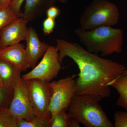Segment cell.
I'll use <instances>...</instances> for the list:
<instances>
[{
    "label": "cell",
    "mask_w": 127,
    "mask_h": 127,
    "mask_svg": "<svg viewBox=\"0 0 127 127\" xmlns=\"http://www.w3.org/2000/svg\"><path fill=\"white\" fill-rule=\"evenodd\" d=\"M56 43L60 62L68 57L79 69L76 95L92 94L102 98L110 97V84L126 71L125 66L89 52L77 43L61 39H57Z\"/></svg>",
    "instance_id": "cell-1"
},
{
    "label": "cell",
    "mask_w": 127,
    "mask_h": 127,
    "mask_svg": "<svg viewBox=\"0 0 127 127\" xmlns=\"http://www.w3.org/2000/svg\"><path fill=\"white\" fill-rule=\"evenodd\" d=\"M75 32L80 42L92 53L106 57L122 51L123 32L120 28L102 26L86 30L80 27Z\"/></svg>",
    "instance_id": "cell-2"
},
{
    "label": "cell",
    "mask_w": 127,
    "mask_h": 127,
    "mask_svg": "<svg viewBox=\"0 0 127 127\" xmlns=\"http://www.w3.org/2000/svg\"><path fill=\"white\" fill-rule=\"evenodd\" d=\"M102 98L92 94L75 95L67 108V113L84 127H114L100 105Z\"/></svg>",
    "instance_id": "cell-3"
},
{
    "label": "cell",
    "mask_w": 127,
    "mask_h": 127,
    "mask_svg": "<svg viewBox=\"0 0 127 127\" xmlns=\"http://www.w3.org/2000/svg\"><path fill=\"white\" fill-rule=\"evenodd\" d=\"M120 12L116 5L108 0H93L80 18L81 27L91 30L102 26H112L118 23Z\"/></svg>",
    "instance_id": "cell-4"
},
{
    "label": "cell",
    "mask_w": 127,
    "mask_h": 127,
    "mask_svg": "<svg viewBox=\"0 0 127 127\" xmlns=\"http://www.w3.org/2000/svg\"><path fill=\"white\" fill-rule=\"evenodd\" d=\"M25 81L32 109L35 116L51 120L49 106L52 90L49 82L36 79Z\"/></svg>",
    "instance_id": "cell-5"
},
{
    "label": "cell",
    "mask_w": 127,
    "mask_h": 127,
    "mask_svg": "<svg viewBox=\"0 0 127 127\" xmlns=\"http://www.w3.org/2000/svg\"><path fill=\"white\" fill-rule=\"evenodd\" d=\"M52 90L49 111L51 115V122L58 112L67 109L76 92V80L71 77L49 83Z\"/></svg>",
    "instance_id": "cell-6"
},
{
    "label": "cell",
    "mask_w": 127,
    "mask_h": 127,
    "mask_svg": "<svg viewBox=\"0 0 127 127\" xmlns=\"http://www.w3.org/2000/svg\"><path fill=\"white\" fill-rule=\"evenodd\" d=\"M61 64L58 48L49 46L39 64L22 78L25 80L36 79L50 82L58 75L62 68Z\"/></svg>",
    "instance_id": "cell-7"
},
{
    "label": "cell",
    "mask_w": 127,
    "mask_h": 127,
    "mask_svg": "<svg viewBox=\"0 0 127 127\" xmlns=\"http://www.w3.org/2000/svg\"><path fill=\"white\" fill-rule=\"evenodd\" d=\"M18 73L13 91V96L8 110L17 119L30 121L36 117L30 103L26 81Z\"/></svg>",
    "instance_id": "cell-8"
},
{
    "label": "cell",
    "mask_w": 127,
    "mask_h": 127,
    "mask_svg": "<svg viewBox=\"0 0 127 127\" xmlns=\"http://www.w3.org/2000/svg\"><path fill=\"white\" fill-rule=\"evenodd\" d=\"M28 22L22 17L16 19L0 32V49L26 40Z\"/></svg>",
    "instance_id": "cell-9"
},
{
    "label": "cell",
    "mask_w": 127,
    "mask_h": 127,
    "mask_svg": "<svg viewBox=\"0 0 127 127\" xmlns=\"http://www.w3.org/2000/svg\"><path fill=\"white\" fill-rule=\"evenodd\" d=\"M26 41L25 50L30 68H33L40 58L43 57L49 46L40 40L35 30L32 27L28 28Z\"/></svg>",
    "instance_id": "cell-10"
},
{
    "label": "cell",
    "mask_w": 127,
    "mask_h": 127,
    "mask_svg": "<svg viewBox=\"0 0 127 127\" xmlns=\"http://www.w3.org/2000/svg\"><path fill=\"white\" fill-rule=\"evenodd\" d=\"M25 46L20 43L0 49V59L14 65L22 72L30 68Z\"/></svg>",
    "instance_id": "cell-11"
},
{
    "label": "cell",
    "mask_w": 127,
    "mask_h": 127,
    "mask_svg": "<svg viewBox=\"0 0 127 127\" xmlns=\"http://www.w3.org/2000/svg\"><path fill=\"white\" fill-rule=\"evenodd\" d=\"M57 0H26L22 17L28 22L35 20L46 14L47 10L54 6Z\"/></svg>",
    "instance_id": "cell-12"
},
{
    "label": "cell",
    "mask_w": 127,
    "mask_h": 127,
    "mask_svg": "<svg viewBox=\"0 0 127 127\" xmlns=\"http://www.w3.org/2000/svg\"><path fill=\"white\" fill-rule=\"evenodd\" d=\"M21 72L15 66L9 62L0 59V74L5 87L13 92L17 76Z\"/></svg>",
    "instance_id": "cell-13"
},
{
    "label": "cell",
    "mask_w": 127,
    "mask_h": 127,
    "mask_svg": "<svg viewBox=\"0 0 127 127\" xmlns=\"http://www.w3.org/2000/svg\"><path fill=\"white\" fill-rule=\"evenodd\" d=\"M112 87L119 94L116 105L127 111V70L111 83Z\"/></svg>",
    "instance_id": "cell-14"
},
{
    "label": "cell",
    "mask_w": 127,
    "mask_h": 127,
    "mask_svg": "<svg viewBox=\"0 0 127 127\" xmlns=\"http://www.w3.org/2000/svg\"><path fill=\"white\" fill-rule=\"evenodd\" d=\"M71 119L67 113V109H62L51 121V127H69Z\"/></svg>",
    "instance_id": "cell-15"
},
{
    "label": "cell",
    "mask_w": 127,
    "mask_h": 127,
    "mask_svg": "<svg viewBox=\"0 0 127 127\" xmlns=\"http://www.w3.org/2000/svg\"><path fill=\"white\" fill-rule=\"evenodd\" d=\"M17 119L18 127H51V120L43 119L36 117L30 121H27L23 119Z\"/></svg>",
    "instance_id": "cell-16"
},
{
    "label": "cell",
    "mask_w": 127,
    "mask_h": 127,
    "mask_svg": "<svg viewBox=\"0 0 127 127\" xmlns=\"http://www.w3.org/2000/svg\"><path fill=\"white\" fill-rule=\"evenodd\" d=\"M0 127H18L17 119L9 112L8 108L0 109Z\"/></svg>",
    "instance_id": "cell-17"
},
{
    "label": "cell",
    "mask_w": 127,
    "mask_h": 127,
    "mask_svg": "<svg viewBox=\"0 0 127 127\" xmlns=\"http://www.w3.org/2000/svg\"><path fill=\"white\" fill-rule=\"evenodd\" d=\"M17 18L9 7L0 8V32Z\"/></svg>",
    "instance_id": "cell-18"
},
{
    "label": "cell",
    "mask_w": 127,
    "mask_h": 127,
    "mask_svg": "<svg viewBox=\"0 0 127 127\" xmlns=\"http://www.w3.org/2000/svg\"><path fill=\"white\" fill-rule=\"evenodd\" d=\"M13 94V92L0 87V109L9 107Z\"/></svg>",
    "instance_id": "cell-19"
},
{
    "label": "cell",
    "mask_w": 127,
    "mask_h": 127,
    "mask_svg": "<svg viewBox=\"0 0 127 127\" xmlns=\"http://www.w3.org/2000/svg\"><path fill=\"white\" fill-rule=\"evenodd\" d=\"M114 120V127H127V111L116 112Z\"/></svg>",
    "instance_id": "cell-20"
},
{
    "label": "cell",
    "mask_w": 127,
    "mask_h": 127,
    "mask_svg": "<svg viewBox=\"0 0 127 127\" xmlns=\"http://www.w3.org/2000/svg\"><path fill=\"white\" fill-rule=\"evenodd\" d=\"M25 0H12L9 5V8L17 18L22 17L23 15L21 7Z\"/></svg>",
    "instance_id": "cell-21"
},
{
    "label": "cell",
    "mask_w": 127,
    "mask_h": 127,
    "mask_svg": "<svg viewBox=\"0 0 127 127\" xmlns=\"http://www.w3.org/2000/svg\"><path fill=\"white\" fill-rule=\"evenodd\" d=\"M56 25L55 19L47 17L44 20L42 24V30L45 35H49L54 31Z\"/></svg>",
    "instance_id": "cell-22"
},
{
    "label": "cell",
    "mask_w": 127,
    "mask_h": 127,
    "mask_svg": "<svg viewBox=\"0 0 127 127\" xmlns=\"http://www.w3.org/2000/svg\"><path fill=\"white\" fill-rule=\"evenodd\" d=\"M61 10L57 7L53 6L48 8L46 12L47 17L56 19L61 13Z\"/></svg>",
    "instance_id": "cell-23"
},
{
    "label": "cell",
    "mask_w": 127,
    "mask_h": 127,
    "mask_svg": "<svg viewBox=\"0 0 127 127\" xmlns=\"http://www.w3.org/2000/svg\"><path fill=\"white\" fill-rule=\"evenodd\" d=\"M12 0H0V8L9 7Z\"/></svg>",
    "instance_id": "cell-24"
},
{
    "label": "cell",
    "mask_w": 127,
    "mask_h": 127,
    "mask_svg": "<svg viewBox=\"0 0 127 127\" xmlns=\"http://www.w3.org/2000/svg\"><path fill=\"white\" fill-rule=\"evenodd\" d=\"M0 87L3 88H6L5 87L2 78H1V76L0 74Z\"/></svg>",
    "instance_id": "cell-25"
},
{
    "label": "cell",
    "mask_w": 127,
    "mask_h": 127,
    "mask_svg": "<svg viewBox=\"0 0 127 127\" xmlns=\"http://www.w3.org/2000/svg\"><path fill=\"white\" fill-rule=\"evenodd\" d=\"M70 0H57V1L62 3H66Z\"/></svg>",
    "instance_id": "cell-26"
},
{
    "label": "cell",
    "mask_w": 127,
    "mask_h": 127,
    "mask_svg": "<svg viewBox=\"0 0 127 127\" xmlns=\"http://www.w3.org/2000/svg\"></svg>",
    "instance_id": "cell-27"
}]
</instances>
